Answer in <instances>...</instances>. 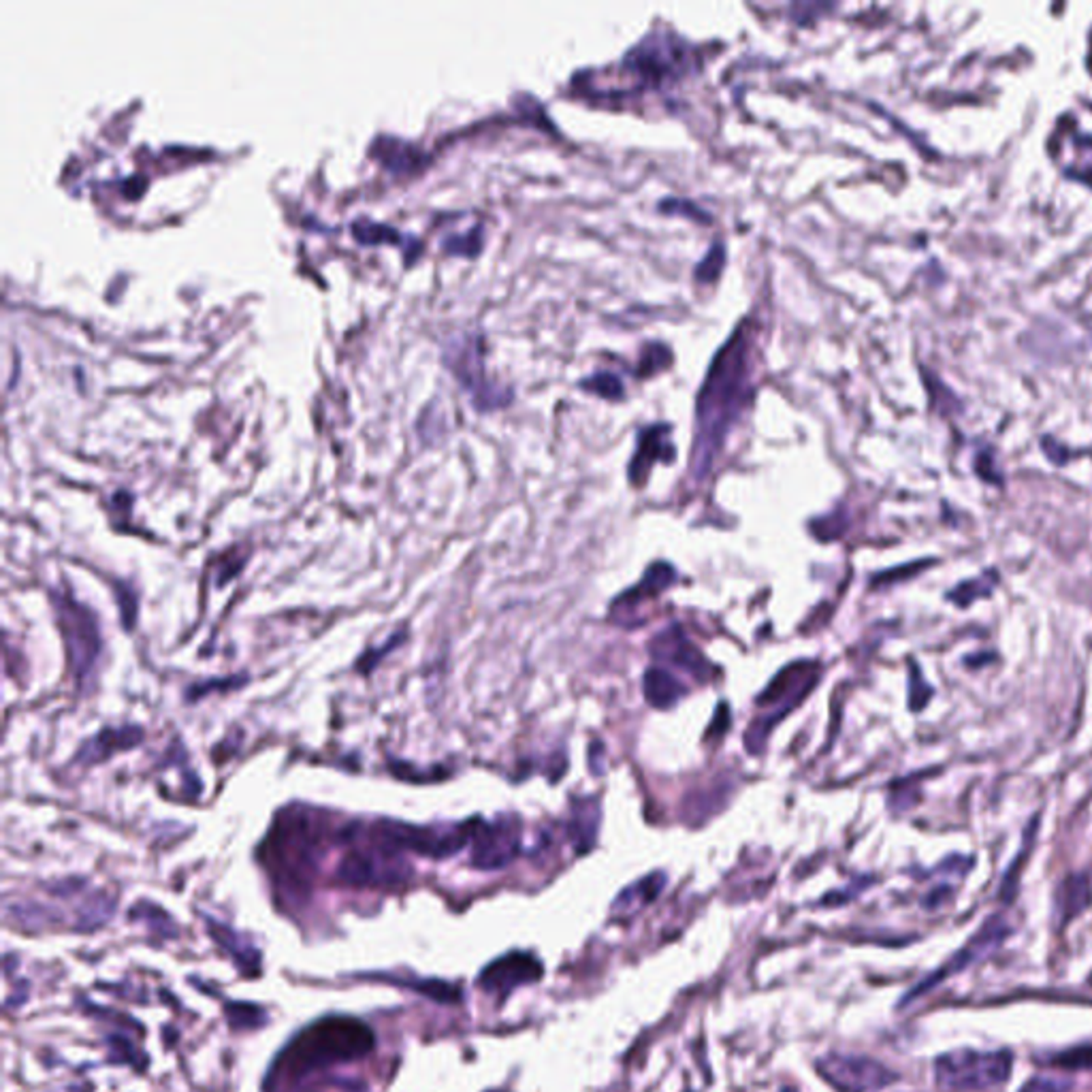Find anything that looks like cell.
Wrapping results in <instances>:
<instances>
[{
  "mask_svg": "<svg viewBox=\"0 0 1092 1092\" xmlns=\"http://www.w3.org/2000/svg\"><path fill=\"white\" fill-rule=\"evenodd\" d=\"M666 885V875H661V872H653V875L645 877L643 882L634 884L627 887L625 892L619 894V898L614 900L612 905V911L614 913H621V916H632V913H636L638 909H643L651 900H655L659 896L661 887Z\"/></svg>",
  "mask_w": 1092,
  "mask_h": 1092,
  "instance_id": "cell-18",
  "label": "cell"
},
{
  "mask_svg": "<svg viewBox=\"0 0 1092 1092\" xmlns=\"http://www.w3.org/2000/svg\"><path fill=\"white\" fill-rule=\"evenodd\" d=\"M674 580H677V570H674L672 565H668L664 562L653 564L651 568L647 570L645 578L640 580L636 587H632V591H627L625 596H621L617 602L612 604V614H617L619 611L627 614L640 609V604L658 598L668 585L674 583Z\"/></svg>",
  "mask_w": 1092,
  "mask_h": 1092,
  "instance_id": "cell-14",
  "label": "cell"
},
{
  "mask_svg": "<svg viewBox=\"0 0 1092 1092\" xmlns=\"http://www.w3.org/2000/svg\"><path fill=\"white\" fill-rule=\"evenodd\" d=\"M819 681V666L815 661H796L777 674L768 682L764 694L757 698V706L762 708V715L751 721V728L747 730V751L749 754H760L766 745V739L777 721H781L785 715H789L807 695L813 692V687Z\"/></svg>",
  "mask_w": 1092,
  "mask_h": 1092,
  "instance_id": "cell-3",
  "label": "cell"
},
{
  "mask_svg": "<svg viewBox=\"0 0 1092 1092\" xmlns=\"http://www.w3.org/2000/svg\"><path fill=\"white\" fill-rule=\"evenodd\" d=\"M783 1092H794V1090H788V1088H785V1090H783Z\"/></svg>",
  "mask_w": 1092,
  "mask_h": 1092,
  "instance_id": "cell-28",
  "label": "cell"
},
{
  "mask_svg": "<svg viewBox=\"0 0 1092 1092\" xmlns=\"http://www.w3.org/2000/svg\"><path fill=\"white\" fill-rule=\"evenodd\" d=\"M141 741V730L139 728H122V730H105V732H101L97 739H92L88 745L81 749V754L77 760L84 762V764H92V762H101L109 757L115 751H125V749H131L135 745H139Z\"/></svg>",
  "mask_w": 1092,
  "mask_h": 1092,
  "instance_id": "cell-16",
  "label": "cell"
},
{
  "mask_svg": "<svg viewBox=\"0 0 1092 1092\" xmlns=\"http://www.w3.org/2000/svg\"><path fill=\"white\" fill-rule=\"evenodd\" d=\"M713 726L715 728L708 730V736H717V734L721 736L723 732H728V728H730V708L726 705L719 706V711H717L715 719H713Z\"/></svg>",
  "mask_w": 1092,
  "mask_h": 1092,
  "instance_id": "cell-27",
  "label": "cell"
},
{
  "mask_svg": "<svg viewBox=\"0 0 1092 1092\" xmlns=\"http://www.w3.org/2000/svg\"><path fill=\"white\" fill-rule=\"evenodd\" d=\"M643 687H645V698H647L648 705L655 706V708H661V711L679 705V702L687 695V687L682 685L677 677H672L671 672L664 671V668H658V666L647 668Z\"/></svg>",
  "mask_w": 1092,
  "mask_h": 1092,
  "instance_id": "cell-15",
  "label": "cell"
},
{
  "mask_svg": "<svg viewBox=\"0 0 1092 1092\" xmlns=\"http://www.w3.org/2000/svg\"><path fill=\"white\" fill-rule=\"evenodd\" d=\"M482 339L481 336H459L446 341L444 348V361H446L450 370L457 374V378L468 391L474 395V404L481 410H491L497 406L508 404L510 391L504 386H497L493 382L484 378V365H482Z\"/></svg>",
  "mask_w": 1092,
  "mask_h": 1092,
  "instance_id": "cell-7",
  "label": "cell"
},
{
  "mask_svg": "<svg viewBox=\"0 0 1092 1092\" xmlns=\"http://www.w3.org/2000/svg\"><path fill=\"white\" fill-rule=\"evenodd\" d=\"M339 879L348 885H398L408 879V866L399 858V849L382 841L374 832V845L352 849L341 860Z\"/></svg>",
  "mask_w": 1092,
  "mask_h": 1092,
  "instance_id": "cell-8",
  "label": "cell"
},
{
  "mask_svg": "<svg viewBox=\"0 0 1092 1092\" xmlns=\"http://www.w3.org/2000/svg\"><path fill=\"white\" fill-rule=\"evenodd\" d=\"M53 611L60 632H63L68 664L73 677L84 682L90 677L101 655L99 623L88 606L75 602L71 596H53Z\"/></svg>",
  "mask_w": 1092,
  "mask_h": 1092,
  "instance_id": "cell-5",
  "label": "cell"
},
{
  "mask_svg": "<svg viewBox=\"0 0 1092 1092\" xmlns=\"http://www.w3.org/2000/svg\"><path fill=\"white\" fill-rule=\"evenodd\" d=\"M354 237L359 239L361 243H399L404 242V235L399 233L398 229L388 227L385 222H374V220H367V218H354L352 224H350Z\"/></svg>",
  "mask_w": 1092,
  "mask_h": 1092,
  "instance_id": "cell-20",
  "label": "cell"
},
{
  "mask_svg": "<svg viewBox=\"0 0 1092 1092\" xmlns=\"http://www.w3.org/2000/svg\"><path fill=\"white\" fill-rule=\"evenodd\" d=\"M648 651L655 659L681 668L698 682H708L713 679V666L708 664L700 648L682 634L679 625H671L664 632L655 634Z\"/></svg>",
  "mask_w": 1092,
  "mask_h": 1092,
  "instance_id": "cell-11",
  "label": "cell"
},
{
  "mask_svg": "<svg viewBox=\"0 0 1092 1092\" xmlns=\"http://www.w3.org/2000/svg\"><path fill=\"white\" fill-rule=\"evenodd\" d=\"M521 849V825L515 815L495 822H476L472 830V864L482 871H497L510 864Z\"/></svg>",
  "mask_w": 1092,
  "mask_h": 1092,
  "instance_id": "cell-9",
  "label": "cell"
},
{
  "mask_svg": "<svg viewBox=\"0 0 1092 1092\" xmlns=\"http://www.w3.org/2000/svg\"><path fill=\"white\" fill-rule=\"evenodd\" d=\"M598 825H599L598 801H583L580 804H576V809L572 811L570 835H572V841H575L580 853L591 849V845H593V841H596V835H598Z\"/></svg>",
  "mask_w": 1092,
  "mask_h": 1092,
  "instance_id": "cell-19",
  "label": "cell"
},
{
  "mask_svg": "<svg viewBox=\"0 0 1092 1092\" xmlns=\"http://www.w3.org/2000/svg\"><path fill=\"white\" fill-rule=\"evenodd\" d=\"M372 149H374V156H378L382 162H386L388 167L393 171H408V169H414L419 167L422 160H425V156L419 148L414 146V143L399 139V136H391V135H380L375 136L374 143H372Z\"/></svg>",
  "mask_w": 1092,
  "mask_h": 1092,
  "instance_id": "cell-17",
  "label": "cell"
},
{
  "mask_svg": "<svg viewBox=\"0 0 1092 1092\" xmlns=\"http://www.w3.org/2000/svg\"><path fill=\"white\" fill-rule=\"evenodd\" d=\"M751 331L747 323L734 331L726 346L717 354L706 374L705 386L698 398V429H695L692 472L705 478L711 472L715 455L734 421L739 419L751 395Z\"/></svg>",
  "mask_w": 1092,
  "mask_h": 1092,
  "instance_id": "cell-1",
  "label": "cell"
},
{
  "mask_svg": "<svg viewBox=\"0 0 1092 1092\" xmlns=\"http://www.w3.org/2000/svg\"><path fill=\"white\" fill-rule=\"evenodd\" d=\"M375 1046L374 1030L354 1018H325L302 1030L276 1064V1075L299 1080L314 1071L367 1056Z\"/></svg>",
  "mask_w": 1092,
  "mask_h": 1092,
  "instance_id": "cell-2",
  "label": "cell"
},
{
  "mask_svg": "<svg viewBox=\"0 0 1092 1092\" xmlns=\"http://www.w3.org/2000/svg\"><path fill=\"white\" fill-rule=\"evenodd\" d=\"M227 1015L233 1028H256L267 1022V1015H265L263 1009L248 1005V1003H239V1005L237 1003H229Z\"/></svg>",
  "mask_w": 1092,
  "mask_h": 1092,
  "instance_id": "cell-22",
  "label": "cell"
},
{
  "mask_svg": "<svg viewBox=\"0 0 1092 1092\" xmlns=\"http://www.w3.org/2000/svg\"><path fill=\"white\" fill-rule=\"evenodd\" d=\"M583 386L591 388L593 393L599 395V398H606V399H621V398H623V382H621L617 378V375L609 374V372L593 374L591 378L583 380Z\"/></svg>",
  "mask_w": 1092,
  "mask_h": 1092,
  "instance_id": "cell-23",
  "label": "cell"
},
{
  "mask_svg": "<svg viewBox=\"0 0 1092 1092\" xmlns=\"http://www.w3.org/2000/svg\"><path fill=\"white\" fill-rule=\"evenodd\" d=\"M209 932H211V937H214L218 941V944H220L222 947H227V950L231 954H235V958H237L239 965H242V968H248V971H255L258 954H255L252 950H248V947H243L242 944H239L237 934L233 931H231V928L220 926V924H214V921L209 920Z\"/></svg>",
  "mask_w": 1092,
  "mask_h": 1092,
  "instance_id": "cell-21",
  "label": "cell"
},
{
  "mask_svg": "<svg viewBox=\"0 0 1092 1092\" xmlns=\"http://www.w3.org/2000/svg\"><path fill=\"white\" fill-rule=\"evenodd\" d=\"M1009 1067L1012 1058L1005 1052L958 1050L934 1062V1075L939 1086L945 1090H984L1005 1082Z\"/></svg>",
  "mask_w": 1092,
  "mask_h": 1092,
  "instance_id": "cell-6",
  "label": "cell"
},
{
  "mask_svg": "<svg viewBox=\"0 0 1092 1092\" xmlns=\"http://www.w3.org/2000/svg\"><path fill=\"white\" fill-rule=\"evenodd\" d=\"M542 965L534 956L529 954H508L504 958L491 962L478 978V986L484 992L504 994L515 990L516 986L531 984V981L540 979Z\"/></svg>",
  "mask_w": 1092,
  "mask_h": 1092,
  "instance_id": "cell-12",
  "label": "cell"
},
{
  "mask_svg": "<svg viewBox=\"0 0 1092 1092\" xmlns=\"http://www.w3.org/2000/svg\"><path fill=\"white\" fill-rule=\"evenodd\" d=\"M817 1071L841 1092H871L896 1080L890 1069L866 1056L828 1054L817 1062Z\"/></svg>",
  "mask_w": 1092,
  "mask_h": 1092,
  "instance_id": "cell-10",
  "label": "cell"
},
{
  "mask_svg": "<svg viewBox=\"0 0 1092 1092\" xmlns=\"http://www.w3.org/2000/svg\"><path fill=\"white\" fill-rule=\"evenodd\" d=\"M442 245L455 255H476L482 245V229L476 227L463 235H450L444 239Z\"/></svg>",
  "mask_w": 1092,
  "mask_h": 1092,
  "instance_id": "cell-24",
  "label": "cell"
},
{
  "mask_svg": "<svg viewBox=\"0 0 1092 1092\" xmlns=\"http://www.w3.org/2000/svg\"><path fill=\"white\" fill-rule=\"evenodd\" d=\"M671 427L668 425H651L638 433V446L630 463V481L636 487H643L647 482V476L651 472L655 463H671L677 450L672 448L668 440Z\"/></svg>",
  "mask_w": 1092,
  "mask_h": 1092,
  "instance_id": "cell-13",
  "label": "cell"
},
{
  "mask_svg": "<svg viewBox=\"0 0 1092 1092\" xmlns=\"http://www.w3.org/2000/svg\"><path fill=\"white\" fill-rule=\"evenodd\" d=\"M723 256H726L723 245L715 243L711 252H708V255L698 263V267H695V279H698V282H713V279L719 278L723 261H726Z\"/></svg>",
  "mask_w": 1092,
  "mask_h": 1092,
  "instance_id": "cell-25",
  "label": "cell"
},
{
  "mask_svg": "<svg viewBox=\"0 0 1092 1092\" xmlns=\"http://www.w3.org/2000/svg\"><path fill=\"white\" fill-rule=\"evenodd\" d=\"M698 66V52L677 32H648L623 58L627 73L648 86L677 81Z\"/></svg>",
  "mask_w": 1092,
  "mask_h": 1092,
  "instance_id": "cell-4",
  "label": "cell"
},
{
  "mask_svg": "<svg viewBox=\"0 0 1092 1092\" xmlns=\"http://www.w3.org/2000/svg\"><path fill=\"white\" fill-rule=\"evenodd\" d=\"M659 209L672 211V214H674V211H677V214H679V211H685L687 216H695V218H700V220H711V218H708L705 214V211H700L698 208H695V203L681 201V199H664V201L659 203Z\"/></svg>",
  "mask_w": 1092,
  "mask_h": 1092,
  "instance_id": "cell-26",
  "label": "cell"
}]
</instances>
